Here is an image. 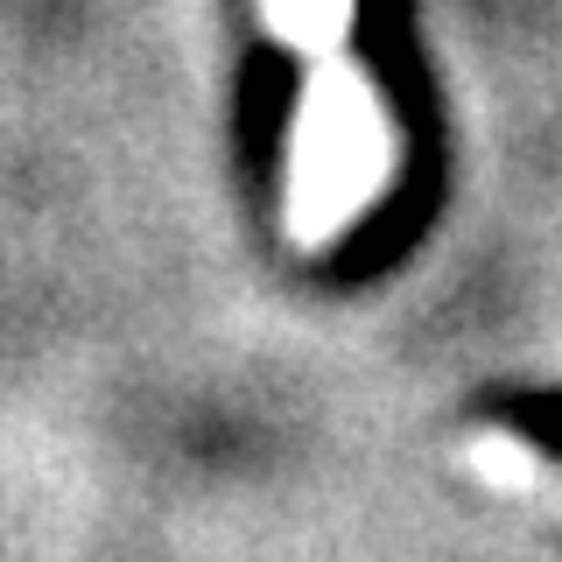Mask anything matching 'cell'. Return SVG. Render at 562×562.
Wrapping results in <instances>:
<instances>
[{"mask_svg": "<svg viewBox=\"0 0 562 562\" xmlns=\"http://www.w3.org/2000/svg\"><path fill=\"white\" fill-rule=\"evenodd\" d=\"M386 169H394V134H386L373 85L351 70L345 49L310 57L295 148H289V233H295V246H330L386 190Z\"/></svg>", "mask_w": 562, "mask_h": 562, "instance_id": "1", "label": "cell"}, {"mask_svg": "<svg viewBox=\"0 0 562 562\" xmlns=\"http://www.w3.org/2000/svg\"><path fill=\"white\" fill-rule=\"evenodd\" d=\"M260 22H268V35H281L289 49L324 57V49H345L351 0H260Z\"/></svg>", "mask_w": 562, "mask_h": 562, "instance_id": "2", "label": "cell"}, {"mask_svg": "<svg viewBox=\"0 0 562 562\" xmlns=\"http://www.w3.org/2000/svg\"><path fill=\"white\" fill-rule=\"evenodd\" d=\"M464 464L479 471L485 485H535L541 479V457L520 443V436H499V429H485V436H471V450H464Z\"/></svg>", "mask_w": 562, "mask_h": 562, "instance_id": "3", "label": "cell"}]
</instances>
